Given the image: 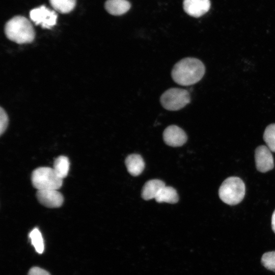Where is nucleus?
<instances>
[{
  "label": "nucleus",
  "instance_id": "obj_10",
  "mask_svg": "<svg viewBox=\"0 0 275 275\" xmlns=\"http://www.w3.org/2000/svg\"><path fill=\"white\" fill-rule=\"evenodd\" d=\"M210 7L209 0H184L183 9L188 15L199 17L207 13Z\"/></svg>",
  "mask_w": 275,
  "mask_h": 275
},
{
  "label": "nucleus",
  "instance_id": "obj_1",
  "mask_svg": "<svg viewBox=\"0 0 275 275\" xmlns=\"http://www.w3.org/2000/svg\"><path fill=\"white\" fill-rule=\"evenodd\" d=\"M205 72V67L201 61L197 58L187 57L174 65L171 76L177 84L187 86L199 82Z\"/></svg>",
  "mask_w": 275,
  "mask_h": 275
},
{
  "label": "nucleus",
  "instance_id": "obj_13",
  "mask_svg": "<svg viewBox=\"0 0 275 275\" xmlns=\"http://www.w3.org/2000/svg\"><path fill=\"white\" fill-rule=\"evenodd\" d=\"M130 4L127 0H107L105 3L106 10L113 15H121L127 12Z\"/></svg>",
  "mask_w": 275,
  "mask_h": 275
},
{
  "label": "nucleus",
  "instance_id": "obj_8",
  "mask_svg": "<svg viewBox=\"0 0 275 275\" xmlns=\"http://www.w3.org/2000/svg\"><path fill=\"white\" fill-rule=\"evenodd\" d=\"M163 139L166 144L172 147H180L187 141V135L184 131L176 125H170L163 132Z\"/></svg>",
  "mask_w": 275,
  "mask_h": 275
},
{
  "label": "nucleus",
  "instance_id": "obj_14",
  "mask_svg": "<svg viewBox=\"0 0 275 275\" xmlns=\"http://www.w3.org/2000/svg\"><path fill=\"white\" fill-rule=\"evenodd\" d=\"M155 199L158 203L175 204L178 201L179 197L175 189L164 186L160 189Z\"/></svg>",
  "mask_w": 275,
  "mask_h": 275
},
{
  "label": "nucleus",
  "instance_id": "obj_20",
  "mask_svg": "<svg viewBox=\"0 0 275 275\" xmlns=\"http://www.w3.org/2000/svg\"><path fill=\"white\" fill-rule=\"evenodd\" d=\"M8 117L5 111L1 107L0 111V133L2 135L6 130L8 125Z\"/></svg>",
  "mask_w": 275,
  "mask_h": 275
},
{
  "label": "nucleus",
  "instance_id": "obj_3",
  "mask_svg": "<svg viewBox=\"0 0 275 275\" xmlns=\"http://www.w3.org/2000/svg\"><path fill=\"white\" fill-rule=\"evenodd\" d=\"M245 187L243 181L237 177H230L222 183L218 190L221 200L230 205H236L243 200Z\"/></svg>",
  "mask_w": 275,
  "mask_h": 275
},
{
  "label": "nucleus",
  "instance_id": "obj_7",
  "mask_svg": "<svg viewBox=\"0 0 275 275\" xmlns=\"http://www.w3.org/2000/svg\"><path fill=\"white\" fill-rule=\"evenodd\" d=\"M255 159L256 169L260 172H267L274 167L273 158L267 146L261 145L256 149Z\"/></svg>",
  "mask_w": 275,
  "mask_h": 275
},
{
  "label": "nucleus",
  "instance_id": "obj_2",
  "mask_svg": "<svg viewBox=\"0 0 275 275\" xmlns=\"http://www.w3.org/2000/svg\"><path fill=\"white\" fill-rule=\"evenodd\" d=\"M5 33L7 37L18 44L30 43L35 37L34 28L30 21L22 16H16L5 24Z\"/></svg>",
  "mask_w": 275,
  "mask_h": 275
},
{
  "label": "nucleus",
  "instance_id": "obj_5",
  "mask_svg": "<svg viewBox=\"0 0 275 275\" xmlns=\"http://www.w3.org/2000/svg\"><path fill=\"white\" fill-rule=\"evenodd\" d=\"M162 107L168 111H178L190 102L189 92L183 89L172 88L163 93L160 98Z\"/></svg>",
  "mask_w": 275,
  "mask_h": 275
},
{
  "label": "nucleus",
  "instance_id": "obj_22",
  "mask_svg": "<svg viewBox=\"0 0 275 275\" xmlns=\"http://www.w3.org/2000/svg\"><path fill=\"white\" fill-rule=\"evenodd\" d=\"M271 227L273 231L275 233V210H274L271 217Z\"/></svg>",
  "mask_w": 275,
  "mask_h": 275
},
{
  "label": "nucleus",
  "instance_id": "obj_18",
  "mask_svg": "<svg viewBox=\"0 0 275 275\" xmlns=\"http://www.w3.org/2000/svg\"><path fill=\"white\" fill-rule=\"evenodd\" d=\"M263 139L271 151L275 152V123L267 126L263 134Z\"/></svg>",
  "mask_w": 275,
  "mask_h": 275
},
{
  "label": "nucleus",
  "instance_id": "obj_21",
  "mask_svg": "<svg viewBox=\"0 0 275 275\" xmlns=\"http://www.w3.org/2000/svg\"><path fill=\"white\" fill-rule=\"evenodd\" d=\"M28 275H50V273L45 269L39 267L35 266L32 267L29 271Z\"/></svg>",
  "mask_w": 275,
  "mask_h": 275
},
{
  "label": "nucleus",
  "instance_id": "obj_11",
  "mask_svg": "<svg viewBox=\"0 0 275 275\" xmlns=\"http://www.w3.org/2000/svg\"><path fill=\"white\" fill-rule=\"evenodd\" d=\"M125 162L128 172L133 176L140 175L145 168L143 158L138 154L129 155L125 159Z\"/></svg>",
  "mask_w": 275,
  "mask_h": 275
},
{
  "label": "nucleus",
  "instance_id": "obj_16",
  "mask_svg": "<svg viewBox=\"0 0 275 275\" xmlns=\"http://www.w3.org/2000/svg\"><path fill=\"white\" fill-rule=\"evenodd\" d=\"M76 0H49L51 6L61 13H68L73 10Z\"/></svg>",
  "mask_w": 275,
  "mask_h": 275
},
{
  "label": "nucleus",
  "instance_id": "obj_6",
  "mask_svg": "<svg viewBox=\"0 0 275 275\" xmlns=\"http://www.w3.org/2000/svg\"><path fill=\"white\" fill-rule=\"evenodd\" d=\"M31 20L36 24H40L44 29H50L57 22V15L45 6L32 9L30 12Z\"/></svg>",
  "mask_w": 275,
  "mask_h": 275
},
{
  "label": "nucleus",
  "instance_id": "obj_9",
  "mask_svg": "<svg viewBox=\"0 0 275 275\" xmlns=\"http://www.w3.org/2000/svg\"><path fill=\"white\" fill-rule=\"evenodd\" d=\"M36 196L38 201L48 208L59 207L64 201L62 194L56 189L38 190Z\"/></svg>",
  "mask_w": 275,
  "mask_h": 275
},
{
  "label": "nucleus",
  "instance_id": "obj_19",
  "mask_svg": "<svg viewBox=\"0 0 275 275\" xmlns=\"http://www.w3.org/2000/svg\"><path fill=\"white\" fill-rule=\"evenodd\" d=\"M261 262L266 268L275 272V251L265 253L262 256Z\"/></svg>",
  "mask_w": 275,
  "mask_h": 275
},
{
  "label": "nucleus",
  "instance_id": "obj_4",
  "mask_svg": "<svg viewBox=\"0 0 275 275\" xmlns=\"http://www.w3.org/2000/svg\"><path fill=\"white\" fill-rule=\"evenodd\" d=\"M33 186L38 190L58 189L63 179L58 176L53 168L39 167L33 171L31 176Z\"/></svg>",
  "mask_w": 275,
  "mask_h": 275
},
{
  "label": "nucleus",
  "instance_id": "obj_15",
  "mask_svg": "<svg viewBox=\"0 0 275 275\" xmlns=\"http://www.w3.org/2000/svg\"><path fill=\"white\" fill-rule=\"evenodd\" d=\"M54 171L61 178L63 179L68 175L69 170V161L65 156H60L57 158L53 163Z\"/></svg>",
  "mask_w": 275,
  "mask_h": 275
},
{
  "label": "nucleus",
  "instance_id": "obj_12",
  "mask_svg": "<svg viewBox=\"0 0 275 275\" xmlns=\"http://www.w3.org/2000/svg\"><path fill=\"white\" fill-rule=\"evenodd\" d=\"M166 186L165 183L158 179L148 181L144 184L142 191V197L145 200L155 199L160 189Z\"/></svg>",
  "mask_w": 275,
  "mask_h": 275
},
{
  "label": "nucleus",
  "instance_id": "obj_17",
  "mask_svg": "<svg viewBox=\"0 0 275 275\" xmlns=\"http://www.w3.org/2000/svg\"><path fill=\"white\" fill-rule=\"evenodd\" d=\"M32 244L36 251L39 254H42L44 250V241L42 234L37 228L33 229L29 234Z\"/></svg>",
  "mask_w": 275,
  "mask_h": 275
}]
</instances>
